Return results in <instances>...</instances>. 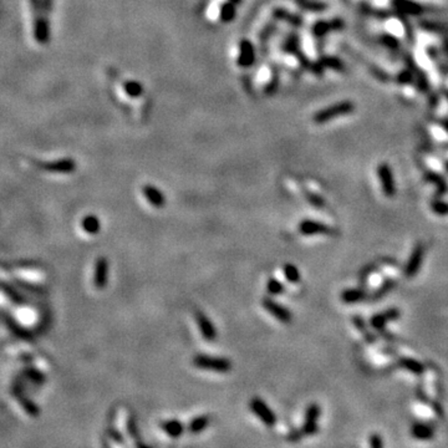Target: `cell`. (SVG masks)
<instances>
[{
    "label": "cell",
    "instance_id": "1",
    "mask_svg": "<svg viewBox=\"0 0 448 448\" xmlns=\"http://www.w3.org/2000/svg\"><path fill=\"white\" fill-rule=\"evenodd\" d=\"M193 365L198 369L220 372V374H225V372L230 371L231 369V362L225 357L210 356V355L205 354L196 355L193 357Z\"/></svg>",
    "mask_w": 448,
    "mask_h": 448
},
{
    "label": "cell",
    "instance_id": "2",
    "mask_svg": "<svg viewBox=\"0 0 448 448\" xmlns=\"http://www.w3.org/2000/svg\"><path fill=\"white\" fill-rule=\"evenodd\" d=\"M320 414L321 409L318 404H310L306 407L305 416H304V424L303 427H301L304 435L313 436V435H315L319 431L318 420L320 417Z\"/></svg>",
    "mask_w": 448,
    "mask_h": 448
},
{
    "label": "cell",
    "instance_id": "3",
    "mask_svg": "<svg viewBox=\"0 0 448 448\" xmlns=\"http://www.w3.org/2000/svg\"><path fill=\"white\" fill-rule=\"evenodd\" d=\"M34 37L40 45L50 41V25L47 15L44 11L34 15Z\"/></svg>",
    "mask_w": 448,
    "mask_h": 448
},
{
    "label": "cell",
    "instance_id": "4",
    "mask_svg": "<svg viewBox=\"0 0 448 448\" xmlns=\"http://www.w3.org/2000/svg\"><path fill=\"white\" fill-rule=\"evenodd\" d=\"M250 410L259 417L261 422L266 426L271 427L275 425L276 417L275 414L270 410V407L265 404L261 399L259 397H254L250 401Z\"/></svg>",
    "mask_w": 448,
    "mask_h": 448
},
{
    "label": "cell",
    "instance_id": "5",
    "mask_svg": "<svg viewBox=\"0 0 448 448\" xmlns=\"http://www.w3.org/2000/svg\"><path fill=\"white\" fill-rule=\"evenodd\" d=\"M39 167L50 173H61L69 175L76 170V162L72 158H62V160L52 161V162H40Z\"/></svg>",
    "mask_w": 448,
    "mask_h": 448
},
{
    "label": "cell",
    "instance_id": "6",
    "mask_svg": "<svg viewBox=\"0 0 448 448\" xmlns=\"http://www.w3.org/2000/svg\"><path fill=\"white\" fill-rule=\"evenodd\" d=\"M424 255H425L424 245H422V244H417V245L415 246L414 250H412L406 265H405L404 274L406 278H412V276H415L417 273H419L420 269H421L422 263H424Z\"/></svg>",
    "mask_w": 448,
    "mask_h": 448
},
{
    "label": "cell",
    "instance_id": "7",
    "mask_svg": "<svg viewBox=\"0 0 448 448\" xmlns=\"http://www.w3.org/2000/svg\"><path fill=\"white\" fill-rule=\"evenodd\" d=\"M352 111V105L350 102H342V104L334 105V106L329 107V109L323 110V111L318 112L314 116V121L316 123H324L328 122L331 118L336 117V116L345 115V113H349Z\"/></svg>",
    "mask_w": 448,
    "mask_h": 448
},
{
    "label": "cell",
    "instance_id": "8",
    "mask_svg": "<svg viewBox=\"0 0 448 448\" xmlns=\"http://www.w3.org/2000/svg\"><path fill=\"white\" fill-rule=\"evenodd\" d=\"M254 61H255L254 45L249 40L243 39L239 42V54L238 59H236V64H238V66L246 69V67H250L254 64Z\"/></svg>",
    "mask_w": 448,
    "mask_h": 448
},
{
    "label": "cell",
    "instance_id": "9",
    "mask_svg": "<svg viewBox=\"0 0 448 448\" xmlns=\"http://www.w3.org/2000/svg\"><path fill=\"white\" fill-rule=\"evenodd\" d=\"M263 306L265 308L266 311H269V313H270L274 318L278 319L280 323L289 324L291 321V319H293V315H291L290 310H288L285 306L280 305V304L276 303V301H274V300H271V299L264 298Z\"/></svg>",
    "mask_w": 448,
    "mask_h": 448
},
{
    "label": "cell",
    "instance_id": "10",
    "mask_svg": "<svg viewBox=\"0 0 448 448\" xmlns=\"http://www.w3.org/2000/svg\"><path fill=\"white\" fill-rule=\"evenodd\" d=\"M196 321L198 324V328H200L201 334L205 337L207 341H215L217 339V330H216V326L213 325V323L211 321V319L206 315L203 311L197 310L195 314Z\"/></svg>",
    "mask_w": 448,
    "mask_h": 448
},
{
    "label": "cell",
    "instance_id": "11",
    "mask_svg": "<svg viewBox=\"0 0 448 448\" xmlns=\"http://www.w3.org/2000/svg\"><path fill=\"white\" fill-rule=\"evenodd\" d=\"M299 231L303 235H316V234H330L333 228L316 221L304 220L299 224Z\"/></svg>",
    "mask_w": 448,
    "mask_h": 448
},
{
    "label": "cell",
    "instance_id": "12",
    "mask_svg": "<svg viewBox=\"0 0 448 448\" xmlns=\"http://www.w3.org/2000/svg\"><path fill=\"white\" fill-rule=\"evenodd\" d=\"M377 175H379L380 181H381L382 191H384L385 196L392 197L395 195V192H396V188H395V181L391 168L387 165H381L377 168Z\"/></svg>",
    "mask_w": 448,
    "mask_h": 448
},
{
    "label": "cell",
    "instance_id": "13",
    "mask_svg": "<svg viewBox=\"0 0 448 448\" xmlns=\"http://www.w3.org/2000/svg\"><path fill=\"white\" fill-rule=\"evenodd\" d=\"M400 315H401V313H400L399 309L391 308L389 310L384 311V313L375 314L371 318V320H370V324L376 330H384L387 323L396 320V319L400 318Z\"/></svg>",
    "mask_w": 448,
    "mask_h": 448
},
{
    "label": "cell",
    "instance_id": "14",
    "mask_svg": "<svg viewBox=\"0 0 448 448\" xmlns=\"http://www.w3.org/2000/svg\"><path fill=\"white\" fill-rule=\"evenodd\" d=\"M107 275H109V261L105 256H100L95 264L94 284L97 289H104L107 284Z\"/></svg>",
    "mask_w": 448,
    "mask_h": 448
},
{
    "label": "cell",
    "instance_id": "15",
    "mask_svg": "<svg viewBox=\"0 0 448 448\" xmlns=\"http://www.w3.org/2000/svg\"><path fill=\"white\" fill-rule=\"evenodd\" d=\"M143 196L146 197V200L156 208H162L166 205V197L157 187L152 185H146L142 188Z\"/></svg>",
    "mask_w": 448,
    "mask_h": 448
},
{
    "label": "cell",
    "instance_id": "16",
    "mask_svg": "<svg viewBox=\"0 0 448 448\" xmlns=\"http://www.w3.org/2000/svg\"><path fill=\"white\" fill-rule=\"evenodd\" d=\"M411 435L414 439L420 441H429L435 436V430L431 425L424 424V422H416L411 427Z\"/></svg>",
    "mask_w": 448,
    "mask_h": 448
},
{
    "label": "cell",
    "instance_id": "17",
    "mask_svg": "<svg viewBox=\"0 0 448 448\" xmlns=\"http://www.w3.org/2000/svg\"><path fill=\"white\" fill-rule=\"evenodd\" d=\"M341 301L345 304H356L361 303L367 298V294L364 289H346L340 295Z\"/></svg>",
    "mask_w": 448,
    "mask_h": 448
},
{
    "label": "cell",
    "instance_id": "18",
    "mask_svg": "<svg viewBox=\"0 0 448 448\" xmlns=\"http://www.w3.org/2000/svg\"><path fill=\"white\" fill-rule=\"evenodd\" d=\"M161 429L172 439H178L185 432V425L177 420H168L161 424Z\"/></svg>",
    "mask_w": 448,
    "mask_h": 448
},
{
    "label": "cell",
    "instance_id": "19",
    "mask_svg": "<svg viewBox=\"0 0 448 448\" xmlns=\"http://www.w3.org/2000/svg\"><path fill=\"white\" fill-rule=\"evenodd\" d=\"M81 226L87 234L95 235L101 229V222H100V220L95 215H87L82 218Z\"/></svg>",
    "mask_w": 448,
    "mask_h": 448
},
{
    "label": "cell",
    "instance_id": "20",
    "mask_svg": "<svg viewBox=\"0 0 448 448\" xmlns=\"http://www.w3.org/2000/svg\"><path fill=\"white\" fill-rule=\"evenodd\" d=\"M211 424V417L207 415H202V416H197L191 421V424L188 425V431L192 435H198L201 432L205 431L207 429L208 425Z\"/></svg>",
    "mask_w": 448,
    "mask_h": 448
},
{
    "label": "cell",
    "instance_id": "21",
    "mask_svg": "<svg viewBox=\"0 0 448 448\" xmlns=\"http://www.w3.org/2000/svg\"><path fill=\"white\" fill-rule=\"evenodd\" d=\"M236 15V9H235V5L233 2L228 1L223 2L221 5V9H220V20L224 24H228V22L233 21V19L235 17Z\"/></svg>",
    "mask_w": 448,
    "mask_h": 448
},
{
    "label": "cell",
    "instance_id": "22",
    "mask_svg": "<svg viewBox=\"0 0 448 448\" xmlns=\"http://www.w3.org/2000/svg\"><path fill=\"white\" fill-rule=\"evenodd\" d=\"M400 365H401L404 369H406L407 371L412 372L415 375H422L425 371V366L417 360L411 359V357H402L400 360Z\"/></svg>",
    "mask_w": 448,
    "mask_h": 448
},
{
    "label": "cell",
    "instance_id": "23",
    "mask_svg": "<svg viewBox=\"0 0 448 448\" xmlns=\"http://www.w3.org/2000/svg\"><path fill=\"white\" fill-rule=\"evenodd\" d=\"M283 271L284 276H285V279L289 283H299L300 281V271H299V269L294 264H285L283 268Z\"/></svg>",
    "mask_w": 448,
    "mask_h": 448
},
{
    "label": "cell",
    "instance_id": "24",
    "mask_svg": "<svg viewBox=\"0 0 448 448\" xmlns=\"http://www.w3.org/2000/svg\"><path fill=\"white\" fill-rule=\"evenodd\" d=\"M123 90L130 97H140L143 94V86L137 81H127L123 85Z\"/></svg>",
    "mask_w": 448,
    "mask_h": 448
},
{
    "label": "cell",
    "instance_id": "25",
    "mask_svg": "<svg viewBox=\"0 0 448 448\" xmlns=\"http://www.w3.org/2000/svg\"><path fill=\"white\" fill-rule=\"evenodd\" d=\"M274 17L279 20H285V21H289L290 24L293 25H300L301 24V19L296 15L290 14V12L285 11L284 9H275L273 12Z\"/></svg>",
    "mask_w": 448,
    "mask_h": 448
},
{
    "label": "cell",
    "instance_id": "26",
    "mask_svg": "<svg viewBox=\"0 0 448 448\" xmlns=\"http://www.w3.org/2000/svg\"><path fill=\"white\" fill-rule=\"evenodd\" d=\"M266 290H268L269 294L271 295H280L285 291V286H284L283 283L278 280L275 278H271L269 279L268 283H266Z\"/></svg>",
    "mask_w": 448,
    "mask_h": 448
},
{
    "label": "cell",
    "instance_id": "27",
    "mask_svg": "<svg viewBox=\"0 0 448 448\" xmlns=\"http://www.w3.org/2000/svg\"><path fill=\"white\" fill-rule=\"evenodd\" d=\"M395 285H396V281L392 280V279H387V280L385 281L381 286H380V289H377L376 293L372 295V299H374V300H379V299L384 298L386 294H389L390 291L394 289Z\"/></svg>",
    "mask_w": 448,
    "mask_h": 448
},
{
    "label": "cell",
    "instance_id": "28",
    "mask_svg": "<svg viewBox=\"0 0 448 448\" xmlns=\"http://www.w3.org/2000/svg\"><path fill=\"white\" fill-rule=\"evenodd\" d=\"M15 396L17 397V400H19V401H21L22 407H24V410L27 412V414L32 415V416H36V415H39V409H37V406L34 404V402H31L30 400H26L21 394H19V392H16V394H15Z\"/></svg>",
    "mask_w": 448,
    "mask_h": 448
},
{
    "label": "cell",
    "instance_id": "29",
    "mask_svg": "<svg viewBox=\"0 0 448 448\" xmlns=\"http://www.w3.org/2000/svg\"><path fill=\"white\" fill-rule=\"evenodd\" d=\"M432 211L439 216H447L448 215V203L444 201H435L432 203Z\"/></svg>",
    "mask_w": 448,
    "mask_h": 448
},
{
    "label": "cell",
    "instance_id": "30",
    "mask_svg": "<svg viewBox=\"0 0 448 448\" xmlns=\"http://www.w3.org/2000/svg\"><path fill=\"white\" fill-rule=\"evenodd\" d=\"M127 431L130 434V436L132 437L133 440L136 441V444L140 446L141 442L138 441V431H137V425H136V421L133 420V417H131L130 420L127 421Z\"/></svg>",
    "mask_w": 448,
    "mask_h": 448
},
{
    "label": "cell",
    "instance_id": "31",
    "mask_svg": "<svg viewBox=\"0 0 448 448\" xmlns=\"http://www.w3.org/2000/svg\"><path fill=\"white\" fill-rule=\"evenodd\" d=\"M25 372H26L27 377H29V379H31L34 382H36V384H42V382L45 381V376L41 374V372L37 371V370L26 369V371Z\"/></svg>",
    "mask_w": 448,
    "mask_h": 448
},
{
    "label": "cell",
    "instance_id": "32",
    "mask_svg": "<svg viewBox=\"0 0 448 448\" xmlns=\"http://www.w3.org/2000/svg\"><path fill=\"white\" fill-rule=\"evenodd\" d=\"M278 85H279L278 76H274L273 79H271V81H269L268 84H266L265 89H264V92H265L266 95H274L276 92V89H278Z\"/></svg>",
    "mask_w": 448,
    "mask_h": 448
},
{
    "label": "cell",
    "instance_id": "33",
    "mask_svg": "<svg viewBox=\"0 0 448 448\" xmlns=\"http://www.w3.org/2000/svg\"><path fill=\"white\" fill-rule=\"evenodd\" d=\"M354 323L356 324L357 328H359L360 330H361L362 333L365 334V336H366L367 341H369V340H370V341L372 342V337H374V336H372L370 333H366V330H365V324H364V321H362V319L360 318V316H354Z\"/></svg>",
    "mask_w": 448,
    "mask_h": 448
},
{
    "label": "cell",
    "instance_id": "34",
    "mask_svg": "<svg viewBox=\"0 0 448 448\" xmlns=\"http://www.w3.org/2000/svg\"><path fill=\"white\" fill-rule=\"evenodd\" d=\"M369 445H370V447H372V448H381L382 446H384V442H382V439L380 435L375 434V435H371V436H370Z\"/></svg>",
    "mask_w": 448,
    "mask_h": 448
},
{
    "label": "cell",
    "instance_id": "35",
    "mask_svg": "<svg viewBox=\"0 0 448 448\" xmlns=\"http://www.w3.org/2000/svg\"><path fill=\"white\" fill-rule=\"evenodd\" d=\"M306 198H308L309 202H310L313 206H315V207H323L324 206V200L321 197H319V196L309 193V195L306 196Z\"/></svg>",
    "mask_w": 448,
    "mask_h": 448
},
{
    "label": "cell",
    "instance_id": "36",
    "mask_svg": "<svg viewBox=\"0 0 448 448\" xmlns=\"http://www.w3.org/2000/svg\"><path fill=\"white\" fill-rule=\"evenodd\" d=\"M304 435V432H303V430H293V431L290 432V434L288 435V437H286V440H288V441H290V442H296V441H299V440L301 439V436H303Z\"/></svg>",
    "mask_w": 448,
    "mask_h": 448
},
{
    "label": "cell",
    "instance_id": "37",
    "mask_svg": "<svg viewBox=\"0 0 448 448\" xmlns=\"http://www.w3.org/2000/svg\"><path fill=\"white\" fill-rule=\"evenodd\" d=\"M273 29H274L273 25H268V26H266L265 29L260 32V41L261 42H265L266 40H268V37L270 36L271 32H273Z\"/></svg>",
    "mask_w": 448,
    "mask_h": 448
},
{
    "label": "cell",
    "instance_id": "38",
    "mask_svg": "<svg viewBox=\"0 0 448 448\" xmlns=\"http://www.w3.org/2000/svg\"><path fill=\"white\" fill-rule=\"evenodd\" d=\"M41 4H42V10H44L45 14L47 15L49 12H51L54 0H41Z\"/></svg>",
    "mask_w": 448,
    "mask_h": 448
},
{
    "label": "cell",
    "instance_id": "39",
    "mask_svg": "<svg viewBox=\"0 0 448 448\" xmlns=\"http://www.w3.org/2000/svg\"><path fill=\"white\" fill-rule=\"evenodd\" d=\"M110 434H111L112 436H113V440H116V441H117V442H121V444H122V442H123L122 436H121V435L118 434L117 431H115V430H110Z\"/></svg>",
    "mask_w": 448,
    "mask_h": 448
},
{
    "label": "cell",
    "instance_id": "40",
    "mask_svg": "<svg viewBox=\"0 0 448 448\" xmlns=\"http://www.w3.org/2000/svg\"><path fill=\"white\" fill-rule=\"evenodd\" d=\"M229 1L233 2L234 5H239V4H241V1H243V0H229Z\"/></svg>",
    "mask_w": 448,
    "mask_h": 448
}]
</instances>
